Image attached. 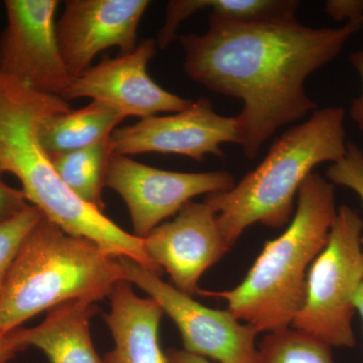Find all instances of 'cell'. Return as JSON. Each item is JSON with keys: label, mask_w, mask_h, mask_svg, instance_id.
Instances as JSON below:
<instances>
[{"label": "cell", "mask_w": 363, "mask_h": 363, "mask_svg": "<svg viewBox=\"0 0 363 363\" xmlns=\"http://www.w3.org/2000/svg\"><path fill=\"white\" fill-rule=\"evenodd\" d=\"M125 279L118 259L93 241L71 235L43 215L14 259L0 296V331L11 333L72 300L109 298Z\"/></svg>", "instance_id": "5b68a950"}, {"label": "cell", "mask_w": 363, "mask_h": 363, "mask_svg": "<svg viewBox=\"0 0 363 363\" xmlns=\"http://www.w3.org/2000/svg\"><path fill=\"white\" fill-rule=\"evenodd\" d=\"M111 311L105 315L114 340L105 363H168L159 342L164 312L156 301L136 296L130 281H119L111 295Z\"/></svg>", "instance_id": "5bb4252c"}, {"label": "cell", "mask_w": 363, "mask_h": 363, "mask_svg": "<svg viewBox=\"0 0 363 363\" xmlns=\"http://www.w3.org/2000/svg\"><path fill=\"white\" fill-rule=\"evenodd\" d=\"M126 281L156 301L180 331L184 350L220 363H259L255 337L259 332L242 324L228 310L196 302L161 276L128 257H119Z\"/></svg>", "instance_id": "52a82bcc"}, {"label": "cell", "mask_w": 363, "mask_h": 363, "mask_svg": "<svg viewBox=\"0 0 363 363\" xmlns=\"http://www.w3.org/2000/svg\"><path fill=\"white\" fill-rule=\"evenodd\" d=\"M69 109L63 98L35 92L0 71V166L18 179L30 205L65 233L93 241L112 257L143 264L147 253L142 238L79 199L40 145L43 123Z\"/></svg>", "instance_id": "7a4b0ae2"}, {"label": "cell", "mask_w": 363, "mask_h": 363, "mask_svg": "<svg viewBox=\"0 0 363 363\" xmlns=\"http://www.w3.org/2000/svg\"><path fill=\"white\" fill-rule=\"evenodd\" d=\"M235 184L226 171H164L114 152L108 157L105 173V187L123 198L130 211L133 234L142 240L196 196L227 192Z\"/></svg>", "instance_id": "ba28073f"}, {"label": "cell", "mask_w": 363, "mask_h": 363, "mask_svg": "<svg viewBox=\"0 0 363 363\" xmlns=\"http://www.w3.org/2000/svg\"><path fill=\"white\" fill-rule=\"evenodd\" d=\"M112 154L111 136L85 149L51 157L55 171L79 199L104 212L107 161Z\"/></svg>", "instance_id": "ac0fdd59"}, {"label": "cell", "mask_w": 363, "mask_h": 363, "mask_svg": "<svg viewBox=\"0 0 363 363\" xmlns=\"http://www.w3.org/2000/svg\"><path fill=\"white\" fill-rule=\"evenodd\" d=\"M238 143L235 116L216 113L207 97H199L186 111L150 116L121 126L111 135L112 152L121 156L160 152L181 155L202 162L207 155L224 157L221 145Z\"/></svg>", "instance_id": "30bf717a"}, {"label": "cell", "mask_w": 363, "mask_h": 363, "mask_svg": "<svg viewBox=\"0 0 363 363\" xmlns=\"http://www.w3.org/2000/svg\"><path fill=\"white\" fill-rule=\"evenodd\" d=\"M143 240L150 260L168 272L175 288L191 297L200 295L202 274L230 250L217 214L205 202H188L173 220L156 227Z\"/></svg>", "instance_id": "7c38bea8"}, {"label": "cell", "mask_w": 363, "mask_h": 363, "mask_svg": "<svg viewBox=\"0 0 363 363\" xmlns=\"http://www.w3.org/2000/svg\"><path fill=\"white\" fill-rule=\"evenodd\" d=\"M344 119L341 107L317 109L277 138L259 166L231 190L207 195L205 203L217 214L229 247L253 224L279 228L290 221L295 196L313 169L345 155Z\"/></svg>", "instance_id": "277c9868"}, {"label": "cell", "mask_w": 363, "mask_h": 363, "mask_svg": "<svg viewBox=\"0 0 363 363\" xmlns=\"http://www.w3.org/2000/svg\"><path fill=\"white\" fill-rule=\"evenodd\" d=\"M124 118L111 105L92 100L82 108L45 119L39 133L40 145L50 157L85 149L108 138Z\"/></svg>", "instance_id": "2e32d148"}, {"label": "cell", "mask_w": 363, "mask_h": 363, "mask_svg": "<svg viewBox=\"0 0 363 363\" xmlns=\"http://www.w3.org/2000/svg\"><path fill=\"white\" fill-rule=\"evenodd\" d=\"M297 0H172L166 7V20L157 33V44L168 48L178 39L179 26L193 14L211 9L210 16L238 23H257L296 18Z\"/></svg>", "instance_id": "e0dca14e"}, {"label": "cell", "mask_w": 363, "mask_h": 363, "mask_svg": "<svg viewBox=\"0 0 363 363\" xmlns=\"http://www.w3.org/2000/svg\"><path fill=\"white\" fill-rule=\"evenodd\" d=\"M336 214L333 184L310 174L298 189L290 225L266 242L240 285L200 295L223 298L234 317L259 333L292 326L304 306L309 267L326 245Z\"/></svg>", "instance_id": "3957f363"}, {"label": "cell", "mask_w": 363, "mask_h": 363, "mask_svg": "<svg viewBox=\"0 0 363 363\" xmlns=\"http://www.w3.org/2000/svg\"><path fill=\"white\" fill-rule=\"evenodd\" d=\"M57 0H6L0 71L42 94L63 96L73 76L57 35Z\"/></svg>", "instance_id": "9c48e42d"}, {"label": "cell", "mask_w": 363, "mask_h": 363, "mask_svg": "<svg viewBox=\"0 0 363 363\" xmlns=\"http://www.w3.org/2000/svg\"><path fill=\"white\" fill-rule=\"evenodd\" d=\"M30 205L23 191L0 180V224L21 214Z\"/></svg>", "instance_id": "7402d4cb"}, {"label": "cell", "mask_w": 363, "mask_h": 363, "mask_svg": "<svg viewBox=\"0 0 363 363\" xmlns=\"http://www.w3.org/2000/svg\"><path fill=\"white\" fill-rule=\"evenodd\" d=\"M157 40H142L133 52L116 58L105 56L95 66L74 78L64 93L66 101L91 98L113 106L124 116L147 118L160 112H180L193 100L164 90L147 73V65L157 51Z\"/></svg>", "instance_id": "8fae6325"}, {"label": "cell", "mask_w": 363, "mask_h": 363, "mask_svg": "<svg viewBox=\"0 0 363 363\" xmlns=\"http://www.w3.org/2000/svg\"><path fill=\"white\" fill-rule=\"evenodd\" d=\"M97 312L96 303L68 301L50 309L37 326L16 329V339L25 350L39 348L50 363H105L91 338L90 322Z\"/></svg>", "instance_id": "9a60e30c"}, {"label": "cell", "mask_w": 363, "mask_h": 363, "mask_svg": "<svg viewBox=\"0 0 363 363\" xmlns=\"http://www.w3.org/2000/svg\"><path fill=\"white\" fill-rule=\"evenodd\" d=\"M147 0H68L57 21L60 50L74 78L92 66L99 52L118 48L121 55L135 49L138 30Z\"/></svg>", "instance_id": "4fadbf2b"}, {"label": "cell", "mask_w": 363, "mask_h": 363, "mask_svg": "<svg viewBox=\"0 0 363 363\" xmlns=\"http://www.w3.org/2000/svg\"><path fill=\"white\" fill-rule=\"evenodd\" d=\"M4 171L2 169L1 166H0V180H1V177L4 175Z\"/></svg>", "instance_id": "83f0119b"}, {"label": "cell", "mask_w": 363, "mask_h": 363, "mask_svg": "<svg viewBox=\"0 0 363 363\" xmlns=\"http://www.w3.org/2000/svg\"><path fill=\"white\" fill-rule=\"evenodd\" d=\"M355 309L359 313L360 317L362 319L363 323V283L358 289L357 296H355Z\"/></svg>", "instance_id": "4316f807"}, {"label": "cell", "mask_w": 363, "mask_h": 363, "mask_svg": "<svg viewBox=\"0 0 363 363\" xmlns=\"http://www.w3.org/2000/svg\"><path fill=\"white\" fill-rule=\"evenodd\" d=\"M257 352L259 363H334L331 346L292 326L267 333Z\"/></svg>", "instance_id": "d6986e66"}, {"label": "cell", "mask_w": 363, "mask_h": 363, "mask_svg": "<svg viewBox=\"0 0 363 363\" xmlns=\"http://www.w3.org/2000/svg\"><path fill=\"white\" fill-rule=\"evenodd\" d=\"M326 176L332 184L357 193L363 204V152L355 143H347L345 155L327 169ZM360 242L363 247V235Z\"/></svg>", "instance_id": "44dd1931"}, {"label": "cell", "mask_w": 363, "mask_h": 363, "mask_svg": "<svg viewBox=\"0 0 363 363\" xmlns=\"http://www.w3.org/2000/svg\"><path fill=\"white\" fill-rule=\"evenodd\" d=\"M326 13L337 21L362 20L363 0H329L325 4Z\"/></svg>", "instance_id": "603a6c76"}, {"label": "cell", "mask_w": 363, "mask_h": 363, "mask_svg": "<svg viewBox=\"0 0 363 363\" xmlns=\"http://www.w3.org/2000/svg\"><path fill=\"white\" fill-rule=\"evenodd\" d=\"M362 20L310 28L297 18L247 23L209 16L202 35H179L188 77L217 94L242 100L235 116L238 145L248 160L279 128L317 111L305 81L337 58Z\"/></svg>", "instance_id": "6da1fadb"}, {"label": "cell", "mask_w": 363, "mask_h": 363, "mask_svg": "<svg viewBox=\"0 0 363 363\" xmlns=\"http://www.w3.org/2000/svg\"><path fill=\"white\" fill-rule=\"evenodd\" d=\"M16 331L11 333L0 331V363H9L18 353L25 351L16 339Z\"/></svg>", "instance_id": "d4e9b609"}, {"label": "cell", "mask_w": 363, "mask_h": 363, "mask_svg": "<svg viewBox=\"0 0 363 363\" xmlns=\"http://www.w3.org/2000/svg\"><path fill=\"white\" fill-rule=\"evenodd\" d=\"M362 230L352 208H339L326 245L310 267L304 306L292 324L331 347L355 345L351 323L363 283Z\"/></svg>", "instance_id": "8992f818"}, {"label": "cell", "mask_w": 363, "mask_h": 363, "mask_svg": "<svg viewBox=\"0 0 363 363\" xmlns=\"http://www.w3.org/2000/svg\"><path fill=\"white\" fill-rule=\"evenodd\" d=\"M167 362L168 363H211L207 358L188 352L185 350H179L171 348L166 352Z\"/></svg>", "instance_id": "484cf974"}, {"label": "cell", "mask_w": 363, "mask_h": 363, "mask_svg": "<svg viewBox=\"0 0 363 363\" xmlns=\"http://www.w3.org/2000/svg\"><path fill=\"white\" fill-rule=\"evenodd\" d=\"M43 215L37 207L30 204L18 216L0 224V296L23 240L39 223Z\"/></svg>", "instance_id": "ffe728a7"}, {"label": "cell", "mask_w": 363, "mask_h": 363, "mask_svg": "<svg viewBox=\"0 0 363 363\" xmlns=\"http://www.w3.org/2000/svg\"><path fill=\"white\" fill-rule=\"evenodd\" d=\"M350 61L351 65L354 67L355 70L359 74L362 85V94L353 99L350 114L351 119L357 124L358 128L363 131V51L353 52Z\"/></svg>", "instance_id": "cb8c5ba5"}]
</instances>
